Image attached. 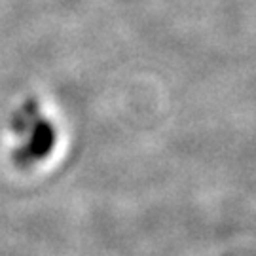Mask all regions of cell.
<instances>
[{"instance_id": "obj_1", "label": "cell", "mask_w": 256, "mask_h": 256, "mask_svg": "<svg viewBox=\"0 0 256 256\" xmlns=\"http://www.w3.org/2000/svg\"><path fill=\"white\" fill-rule=\"evenodd\" d=\"M18 144L12 148L16 162L23 165L46 164L57 150V128L52 120L42 116L36 110H25L16 122Z\"/></svg>"}]
</instances>
